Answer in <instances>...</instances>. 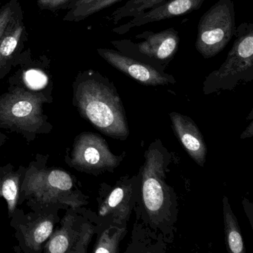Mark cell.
<instances>
[{
	"label": "cell",
	"mask_w": 253,
	"mask_h": 253,
	"mask_svg": "<svg viewBox=\"0 0 253 253\" xmlns=\"http://www.w3.org/2000/svg\"><path fill=\"white\" fill-rule=\"evenodd\" d=\"M134 38L141 41L133 43L131 41H113L112 43L119 48L121 52L134 51V55L140 57L141 61L164 71L177 54L180 42L178 32L174 28L157 33L146 31L136 35Z\"/></svg>",
	"instance_id": "6"
},
{
	"label": "cell",
	"mask_w": 253,
	"mask_h": 253,
	"mask_svg": "<svg viewBox=\"0 0 253 253\" xmlns=\"http://www.w3.org/2000/svg\"><path fill=\"white\" fill-rule=\"evenodd\" d=\"M167 0H128L122 6L116 8L108 20L116 26L121 20L132 18L147 10L152 9L165 2Z\"/></svg>",
	"instance_id": "18"
},
{
	"label": "cell",
	"mask_w": 253,
	"mask_h": 253,
	"mask_svg": "<svg viewBox=\"0 0 253 253\" xmlns=\"http://www.w3.org/2000/svg\"><path fill=\"white\" fill-rule=\"evenodd\" d=\"M97 51L111 66L142 85L155 86L176 83L175 78L165 71L121 51L110 48H97Z\"/></svg>",
	"instance_id": "10"
},
{
	"label": "cell",
	"mask_w": 253,
	"mask_h": 253,
	"mask_svg": "<svg viewBox=\"0 0 253 253\" xmlns=\"http://www.w3.org/2000/svg\"><path fill=\"white\" fill-rule=\"evenodd\" d=\"M72 88L74 105L83 118L109 137L121 140L128 137L122 101L107 78L92 69L81 72Z\"/></svg>",
	"instance_id": "1"
},
{
	"label": "cell",
	"mask_w": 253,
	"mask_h": 253,
	"mask_svg": "<svg viewBox=\"0 0 253 253\" xmlns=\"http://www.w3.org/2000/svg\"><path fill=\"white\" fill-rule=\"evenodd\" d=\"M24 171L25 169L16 171L11 164L0 167V198L6 201L10 217L14 214L18 204Z\"/></svg>",
	"instance_id": "15"
},
{
	"label": "cell",
	"mask_w": 253,
	"mask_h": 253,
	"mask_svg": "<svg viewBox=\"0 0 253 253\" xmlns=\"http://www.w3.org/2000/svg\"><path fill=\"white\" fill-rule=\"evenodd\" d=\"M122 0H94V2L78 8L69 10L63 20L68 22H80L97 14L102 10L106 9Z\"/></svg>",
	"instance_id": "20"
},
{
	"label": "cell",
	"mask_w": 253,
	"mask_h": 253,
	"mask_svg": "<svg viewBox=\"0 0 253 253\" xmlns=\"http://www.w3.org/2000/svg\"><path fill=\"white\" fill-rule=\"evenodd\" d=\"M23 12L20 0H10L6 3H0V41L10 23Z\"/></svg>",
	"instance_id": "21"
},
{
	"label": "cell",
	"mask_w": 253,
	"mask_h": 253,
	"mask_svg": "<svg viewBox=\"0 0 253 253\" xmlns=\"http://www.w3.org/2000/svg\"><path fill=\"white\" fill-rule=\"evenodd\" d=\"M48 156L38 155L25 168L19 203L26 200L32 209L57 207L76 210L85 204L73 177L63 169L47 167Z\"/></svg>",
	"instance_id": "2"
},
{
	"label": "cell",
	"mask_w": 253,
	"mask_h": 253,
	"mask_svg": "<svg viewBox=\"0 0 253 253\" xmlns=\"http://www.w3.org/2000/svg\"><path fill=\"white\" fill-rule=\"evenodd\" d=\"M131 192L126 186H118L112 191L99 209L102 217L112 214L114 218L119 220L127 217L129 211L128 201Z\"/></svg>",
	"instance_id": "16"
},
{
	"label": "cell",
	"mask_w": 253,
	"mask_h": 253,
	"mask_svg": "<svg viewBox=\"0 0 253 253\" xmlns=\"http://www.w3.org/2000/svg\"><path fill=\"white\" fill-rule=\"evenodd\" d=\"M8 137L3 133L0 131V147H2L7 141H8Z\"/></svg>",
	"instance_id": "25"
},
{
	"label": "cell",
	"mask_w": 253,
	"mask_h": 253,
	"mask_svg": "<svg viewBox=\"0 0 253 253\" xmlns=\"http://www.w3.org/2000/svg\"><path fill=\"white\" fill-rule=\"evenodd\" d=\"M235 11L232 0H218L200 18L195 46L204 59L215 57L235 35Z\"/></svg>",
	"instance_id": "5"
},
{
	"label": "cell",
	"mask_w": 253,
	"mask_h": 253,
	"mask_svg": "<svg viewBox=\"0 0 253 253\" xmlns=\"http://www.w3.org/2000/svg\"><path fill=\"white\" fill-rule=\"evenodd\" d=\"M75 221L73 214H66L60 220L61 226L53 232L42 251L47 253H85L93 229L89 225L83 224L79 230H75Z\"/></svg>",
	"instance_id": "11"
},
{
	"label": "cell",
	"mask_w": 253,
	"mask_h": 253,
	"mask_svg": "<svg viewBox=\"0 0 253 253\" xmlns=\"http://www.w3.org/2000/svg\"><path fill=\"white\" fill-rule=\"evenodd\" d=\"M205 1L206 0H167L161 5L132 17L128 23L114 28L112 32L120 35H125L134 28L190 14L192 11L200 9Z\"/></svg>",
	"instance_id": "12"
},
{
	"label": "cell",
	"mask_w": 253,
	"mask_h": 253,
	"mask_svg": "<svg viewBox=\"0 0 253 253\" xmlns=\"http://www.w3.org/2000/svg\"><path fill=\"white\" fill-rule=\"evenodd\" d=\"M9 84L23 85L34 91L48 92L47 88H48L49 78L48 73L41 66H33L26 70L22 67L21 70L16 72L10 78Z\"/></svg>",
	"instance_id": "17"
},
{
	"label": "cell",
	"mask_w": 253,
	"mask_h": 253,
	"mask_svg": "<svg viewBox=\"0 0 253 253\" xmlns=\"http://www.w3.org/2000/svg\"><path fill=\"white\" fill-rule=\"evenodd\" d=\"M34 211L20 217L14 211L11 221L16 229L15 237L24 252L41 253L52 235L56 223L60 221L57 207L32 209Z\"/></svg>",
	"instance_id": "8"
},
{
	"label": "cell",
	"mask_w": 253,
	"mask_h": 253,
	"mask_svg": "<svg viewBox=\"0 0 253 253\" xmlns=\"http://www.w3.org/2000/svg\"><path fill=\"white\" fill-rule=\"evenodd\" d=\"M118 229L116 232L111 235L110 229L105 231L99 238L97 244L94 247V253H116L118 247L120 237L122 235V229Z\"/></svg>",
	"instance_id": "22"
},
{
	"label": "cell",
	"mask_w": 253,
	"mask_h": 253,
	"mask_svg": "<svg viewBox=\"0 0 253 253\" xmlns=\"http://www.w3.org/2000/svg\"><path fill=\"white\" fill-rule=\"evenodd\" d=\"M235 41L224 63L204 83L206 94L231 90L239 83L253 80V24L243 23L235 29Z\"/></svg>",
	"instance_id": "4"
},
{
	"label": "cell",
	"mask_w": 253,
	"mask_h": 253,
	"mask_svg": "<svg viewBox=\"0 0 253 253\" xmlns=\"http://www.w3.org/2000/svg\"><path fill=\"white\" fill-rule=\"evenodd\" d=\"M66 161L78 171L97 173L113 169L119 164V158L112 154L103 137L94 133L84 132L75 139Z\"/></svg>",
	"instance_id": "7"
},
{
	"label": "cell",
	"mask_w": 253,
	"mask_h": 253,
	"mask_svg": "<svg viewBox=\"0 0 253 253\" xmlns=\"http://www.w3.org/2000/svg\"><path fill=\"white\" fill-rule=\"evenodd\" d=\"M164 176V156L157 149H149L142 174V195L151 217L159 215L165 207L167 187Z\"/></svg>",
	"instance_id": "9"
},
{
	"label": "cell",
	"mask_w": 253,
	"mask_h": 253,
	"mask_svg": "<svg viewBox=\"0 0 253 253\" xmlns=\"http://www.w3.org/2000/svg\"><path fill=\"white\" fill-rule=\"evenodd\" d=\"M94 0H74L69 4L67 9L70 10L72 8H78V7L82 6V5H87L94 2Z\"/></svg>",
	"instance_id": "24"
},
{
	"label": "cell",
	"mask_w": 253,
	"mask_h": 253,
	"mask_svg": "<svg viewBox=\"0 0 253 253\" xmlns=\"http://www.w3.org/2000/svg\"><path fill=\"white\" fill-rule=\"evenodd\" d=\"M170 116L173 129L180 143L192 159L203 167L205 163L207 149L201 131L188 117L178 113H171Z\"/></svg>",
	"instance_id": "14"
},
{
	"label": "cell",
	"mask_w": 253,
	"mask_h": 253,
	"mask_svg": "<svg viewBox=\"0 0 253 253\" xmlns=\"http://www.w3.org/2000/svg\"><path fill=\"white\" fill-rule=\"evenodd\" d=\"M72 1L74 0H38V5L40 9L55 11L67 9Z\"/></svg>",
	"instance_id": "23"
},
{
	"label": "cell",
	"mask_w": 253,
	"mask_h": 253,
	"mask_svg": "<svg viewBox=\"0 0 253 253\" xmlns=\"http://www.w3.org/2000/svg\"><path fill=\"white\" fill-rule=\"evenodd\" d=\"M224 226L226 243L229 251L233 253H244V242L238 220L230 207L226 206L224 208Z\"/></svg>",
	"instance_id": "19"
},
{
	"label": "cell",
	"mask_w": 253,
	"mask_h": 253,
	"mask_svg": "<svg viewBox=\"0 0 253 253\" xmlns=\"http://www.w3.org/2000/svg\"><path fill=\"white\" fill-rule=\"evenodd\" d=\"M52 101L50 92L10 84L8 91L0 95V128L20 134L28 142L48 134L53 126L43 106Z\"/></svg>",
	"instance_id": "3"
},
{
	"label": "cell",
	"mask_w": 253,
	"mask_h": 253,
	"mask_svg": "<svg viewBox=\"0 0 253 253\" xmlns=\"http://www.w3.org/2000/svg\"><path fill=\"white\" fill-rule=\"evenodd\" d=\"M27 39L23 12L10 23L0 41V81L18 64Z\"/></svg>",
	"instance_id": "13"
}]
</instances>
